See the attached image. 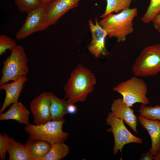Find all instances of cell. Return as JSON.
<instances>
[{"instance_id":"cell-10","label":"cell","mask_w":160,"mask_h":160,"mask_svg":"<svg viewBox=\"0 0 160 160\" xmlns=\"http://www.w3.org/2000/svg\"><path fill=\"white\" fill-rule=\"evenodd\" d=\"M88 24L92 35V39L88 47L90 53L95 57H99L101 55L107 54L105 40L108 33L99 24L97 18L94 23L92 20H88Z\"/></svg>"},{"instance_id":"cell-16","label":"cell","mask_w":160,"mask_h":160,"mask_svg":"<svg viewBox=\"0 0 160 160\" xmlns=\"http://www.w3.org/2000/svg\"><path fill=\"white\" fill-rule=\"evenodd\" d=\"M50 96V111L52 120L59 121L63 120L64 116L68 113L67 107L69 104L65 99H60L51 92Z\"/></svg>"},{"instance_id":"cell-5","label":"cell","mask_w":160,"mask_h":160,"mask_svg":"<svg viewBox=\"0 0 160 160\" xmlns=\"http://www.w3.org/2000/svg\"><path fill=\"white\" fill-rule=\"evenodd\" d=\"M65 121H51L45 124L35 125L29 124L25 125V131L29 135L28 139L44 140L51 145L64 142L68 138L69 133L64 132L63 125Z\"/></svg>"},{"instance_id":"cell-11","label":"cell","mask_w":160,"mask_h":160,"mask_svg":"<svg viewBox=\"0 0 160 160\" xmlns=\"http://www.w3.org/2000/svg\"><path fill=\"white\" fill-rule=\"evenodd\" d=\"M81 0H52L46 5V10L50 25L55 24L69 10L77 7Z\"/></svg>"},{"instance_id":"cell-30","label":"cell","mask_w":160,"mask_h":160,"mask_svg":"<svg viewBox=\"0 0 160 160\" xmlns=\"http://www.w3.org/2000/svg\"><path fill=\"white\" fill-rule=\"evenodd\" d=\"M43 4L47 5L52 0H41Z\"/></svg>"},{"instance_id":"cell-24","label":"cell","mask_w":160,"mask_h":160,"mask_svg":"<svg viewBox=\"0 0 160 160\" xmlns=\"http://www.w3.org/2000/svg\"><path fill=\"white\" fill-rule=\"evenodd\" d=\"M15 41L5 34L0 35V55H2L7 50L11 51L17 45Z\"/></svg>"},{"instance_id":"cell-25","label":"cell","mask_w":160,"mask_h":160,"mask_svg":"<svg viewBox=\"0 0 160 160\" xmlns=\"http://www.w3.org/2000/svg\"><path fill=\"white\" fill-rule=\"evenodd\" d=\"M11 137L5 133L0 134V158L1 160L6 159V153L10 146Z\"/></svg>"},{"instance_id":"cell-15","label":"cell","mask_w":160,"mask_h":160,"mask_svg":"<svg viewBox=\"0 0 160 160\" xmlns=\"http://www.w3.org/2000/svg\"><path fill=\"white\" fill-rule=\"evenodd\" d=\"M30 113L21 103H13L5 113L0 114V120H14L20 124L26 125L29 124Z\"/></svg>"},{"instance_id":"cell-23","label":"cell","mask_w":160,"mask_h":160,"mask_svg":"<svg viewBox=\"0 0 160 160\" xmlns=\"http://www.w3.org/2000/svg\"><path fill=\"white\" fill-rule=\"evenodd\" d=\"M20 11H28L36 8L43 4L41 0H15Z\"/></svg>"},{"instance_id":"cell-20","label":"cell","mask_w":160,"mask_h":160,"mask_svg":"<svg viewBox=\"0 0 160 160\" xmlns=\"http://www.w3.org/2000/svg\"><path fill=\"white\" fill-rule=\"evenodd\" d=\"M132 0H106L107 5L105 12L100 17L103 18L114 12H118L129 8Z\"/></svg>"},{"instance_id":"cell-12","label":"cell","mask_w":160,"mask_h":160,"mask_svg":"<svg viewBox=\"0 0 160 160\" xmlns=\"http://www.w3.org/2000/svg\"><path fill=\"white\" fill-rule=\"evenodd\" d=\"M111 113L116 117L123 119L136 133H138L137 129V119L133 109L127 104L122 98L114 99L111 108Z\"/></svg>"},{"instance_id":"cell-27","label":"cell","mask_w":160,"mask_h":160,"mask_svg":"<svg viewBox=\"0 0 160 160\" xmlns=\"http://www.w3.org/2000/svg\"><path fill=\"white\" fill-rule=\"evenodd\" d=\"M154 156L149 151L146 153L142 154L140 158V160H154Z\"/></svg>"},{"instance_id":"cell-9","label":"cell","mask_w":160,"mask_h":160,"mask_svg":"<svg viewBox=\"0 0 160 160\" xmlns=\"http://www.w3.org/2000/svg\"><path fill=\"white\" fill-rule=\"evenodd\" d=\"M50 96L49 92H44L31 102L30 108L34 122L39 125L52 121L50 111Z\"/></svg>"},{"instance_id":"cell-6","label":"cell","mask_w":160,"mask_h":160,"mask_svg":"<svg viewBox=\"0 0 160 160\" xmlns=\"http://www.w3.org/2000/svg\"><path fill=\"white\" fill-rule=\"evenodd\" d=\"M148 90L145 81L135 76L120 82L113 88V90L121 95L124 101L131 107L136 103L145 105L149 103L146 96Z\"/></svg>"},{"instance_id":"cell-2","label":"cell","mask_w":160,"mask_h":160,"mask_svg":"<svg viewBox=\"0 0 160 160\" xmlns=\"http://www.w3.org/2000/svg\"><path fill=\"white\" fill-rule=\"evenodd\" d=\"M138 14L136 8H128L114 14L111 13L99 21L109 38H116L117 42L125 41L134 31L133 21Z\"/></svg>"},{"instance_id":"cell-18","label":"cell","mask_w":160,"mask_h":160,"mask_svg":"<svg viewBox=\"0 0 160 160\" xmlns=\"http://www.w3.org/2000/svg\"><path fill=\"white\" fill-rule=\"evenodd\" d=\"M9 160H36L28 152L25 144L11 137V143L7 152Z\"/></svg>"},{"instance_id":"cell-17","label":"cell","mask_w":160,"mask_h":160,"mask_svg":"<svg viewBox=\"0 0 160 160\" xmlns=\"http://www.w3.org/2000/svg\"><path fill=\"white\" fill-rule=\"evenodd\" d=\"M25 145L30 154L36 160H42L49 152L51 144L42 140L28 139Z\"/></svg>"},{"instance_id":"cell-29","label":"cell","mask_w":160,"mask_h":160,"mask_svg":"<svg viewBox=\"0 0 160 160\" xmlns=\"http://www.w3.org/2000/svg\"><path fill=\"white\" fill-rule=\"evenodd\" d=\"M154 160H160V149L157 154L154 156Z\"/></svg>"},{"instance_id":"cell-7","label":"cell","mask_w":160,"mask_h":160,"mask_svg":"<svg viewBox=\"0 0 160 160\" xmlns=\"http://www.w3.org/2000/svg\"><path fill=\"white\" fill-rule=\"evenodd\" d=\"M107 124L110 127L107 131L113 135L114 144L113 153L116 155L119 151L121 152L124 146L128 143H136L141 144L143 139L132 134L127 128L123 119L118 118L111 112L108 113L106 119Z\"/></svg>"},{"instance_id":"cell-8","label":"cell","mask_w":160,"mask_h":160,"mask_svg":"<svg viewBox=\"0 0 160 160\" xmlns=\"http://www.w3.org/2000/svg\"><path fill=\"white\" fill-rule=\"evenodd\" d=\"M46 7V5L42 4L26 12L27 15L25 21L16 34L17 40L23 39L34 33L44 30L50 25Z\"/></svg>"},{"instance_id":"cell-22","label":"cell","mask_w":160,"mask_h":160,"mask_svg":"<svg viewBox=\"0 0 160 160\" xmlns=\"http://www.w3.org/2000/svg\"><path fill=\"white\" fill-rule=\"evenodd\" d=\"M160 12V0H151L146 12L141 18V20L144 23H148Z\"/></svg>"},{"instance_id":"cell-1","label":"cell","mask_w":160,"mask_h":160,"mask_svg":"<svg viewBox=\"0 0 160 160\" xmlns=\"http://www.w3.org/2000/svg\"><path fill=\"white\" fill-rule=\"evenodd\" d=\"M96 83L95 76L88 69L82 65H78L64 86L65 99L69 104L84 101Z\"/></svg>"},{"instance_id":"cell-14","label":"cell","mask_w":160,"mask_h":160,"mask_svg":"<svg viewBox=\"0 0 160 160\" xmlns=\"http://www.w3.org/2000/svg\"><path fill=\"white\" fill-rule=\"evenodd\" d=\"M137 118L140 124L147 131L150 136L151 146L149 151L155 156L160 149V121L148 119L140 115Z\"/></svg>"},{"instance_id":"cell-21","label":"cell","mask_w":160,"mask_h":160,"mask_svg":"<svg viewBox=\"0 0 160 160\" xmlns=\"http://www.w3.org/2000/svg\"><path fill=\"white\" fill-rule=\"evenodd\" d=\"M138 112L140 115L147 119L160 121V105L152 106L142 104Z\"/></svg>"},{"instance_id":"cell-13","label":"cell","mask_w":160,"mask_h":160,"mask_svg":"<svg viewBox=\"0 0 160 160\" xmlns=\"http://www.w3.org/2000/svg\"><path fill=\"white\" fill-rule=\"evenodd\" d=\"M27 79L26 76H25L12 82L0 85V89L4 90L6 93L4 100L0 110V114L10 105L18 102L23 84Z\"/></svg>"},{"instance_id":"cell-19","label":"cell","mask_w":160,"mask_h":160,"mask_svg":"<svg viewBox=\"0 0 160 160\" xmlns=\"http://www.w3.org/2000/svg\"><path fill=\"white\" fill-rule=\"evenodd\" d=\"M70 148L64 142L51 145L50 149L42 160H60L66 157L69 152Z\"/></svg>"},{"instance_id":"cell-26","label":"cell","mask_w":160,"mask_h":160,"mask_svg":"<svg viewBox=\"0 0 160 160\" xmlns=\"http://www.w3.org/2000/svg\"><path fill=\"white\" fill-rule=\"evenodd\" d=\"M151 22L154 28L160 33V12L155 17Z\"/></svg>"},{"instance_id":"cell-28","label":"cell","mask_w":160,"mask_h":160,"mask_svg":"<svg viewBox=\"0 0 160 160\" xmlns=\"http://www.w3.org/2000/svg\"><path fill=\"white\" fill-rule=\"evenodd\" d=\"M77 111L76 106L73 104H69L67 107L68 113L71 114L75 113Z\"/></svg>"},{"instance_id":"cell-4","label":"cell","mask_w":160,"mask_h":160,"mask_svg":"<svg viewBox=\"0 0 160 160\" xmlns=\"http://www.w3.org/2000/svg\"><path fill=\"white\" fill-rule=\"evenodd\" d=\"M134 76L145 77L160 73V41L144 48L132 67Z\"/></svg>"},{"instance_id":"cell-3","label":"cell","mask_w":160,"mask_h":160,"mask_svg":"<svg viewBox=\"0 0 160 160\" xmlns=\"http://www.w3.org/2000/svg\"><path fill=\"white\" fill-rule=\"evenodd\" d=\"M28 60L23 47L17 45L3 62L0 85L26 76L29 71Z\"/></svg>"}]
</instances>
